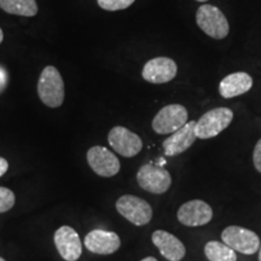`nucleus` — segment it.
I'll list each match as a JSON object with an SVG mask.
<instances>
[{"label":"nucleus","instance_id":"nucleus-1","mask_svg":"<svg viewBox=\"0 0 261 261\" xmlns=\"http://www.w3.org/2000/svg\"><path fill=\"white\" fill-rule=\"evenodd\" d=\"M39 98L48 108H58L64 102V83L56 67L47 65L42 69L38 81Z\"/></svg>","mask_w":261,"mask_h":261},{"label":"nucleus","instance_id":"nucleus-2","mask_svg":"<svg viewBox=\"0 0 261 261\" xmlns=\"http://www.w3.org/2000/svg\"><path fill=\"white\" fill-rule=\"evenodd\" d=\"M233 120L232 110L228 108H215L203 114L196 121L195 133L200 139L214 138L226 129Z\"/></svg>","mask_w":261,"mask_h":261},{"label":"nucleus","instance_id":"nucleus-3","mask_svg":"<svg viewBox=\"0 0 261 261\" xmlns=\"http://www.w3.org/2000/svg\"><path fill=\"white\" fill-rule=\"evenodd\" d=\"M196 23L208 37L213 39H224L230 32L227 18L217 6L204 4L196 12Z\"/></svg>","mask_w":261,"mask_h":261},{"label":"nucleus","instance_id":"nucleus-4","mask_svg":"<svg viewBox=\"0 0 261 261\" xmlns=\"http://www.w3.org/2000/svg\"><path fill=\"white\" fill-rule=\"evenodd\" d=\"M137 181L143 190L150 194L161 195L171 188L172 177L167 169L152 163H146L137 173Z\"/></svg>","mask_w":261,"mask_h":261},{"label":"nucleus","instance_id":"nucleus-5","mask_svg":"<svg viewBox=\"0 0 261 261\" xmlns=\"http://www.w3.org/2000/svg\"><path fill=\"white\" fill-rule=\"evenodd\" d=\"M116 210L136 226H143L152 219V208L148 202L135 195L121 196L116 201Z\"/></svg>","mask_w":261,"mask_h":261},{"label":"nucleus","instance_id":"nucleus-6","mask_svg":"<svg viewBox=\"0 0 261 261\" xmlns=\"http://www.w3.org/2000/svg\"><path fill=\"white\" fill-rule=\"evenodd\" d=\"M188 122V110L181 104L163 107L152 120V129L158 135H172Z\"/></svg>","mask_w":261,"mask_h":261},{"label":"nucleus","instance_id":"nucleus-7","mask_svg":"<svg viewBox=\"0 0 261 261\" xmlns=\"http://www.w3.org/2000/svg\"><path fill=\"white\" fill-rule=\"evenodd\" d=\"M221 240L234 252L253 255L259 252L260 238L252 230L241 226H227L221 232Z\"/></svg>","mask_w":261,"mask_h":261},{"label":"nucleus","instance_id":"nucleus-8","mask_svg":"<svg viewBox=\"0 0 261 261\" xmlns=\"http://www.w3.org/2000/svg\"><path fill=\"white\" fill-rule=\"evenodd\" d=\"M108 142L113 150L123 158H133L143 149V140L123 126H115L108 135Z\"/></svg>","mask_w":261,"mask_h":261},{"label":"nucleus","instance_id":"nucleus-9","mask_svg":"<svg viewBox=\"0 0 261 261\" xmlns=\"http://www.w3.org/2000/svg\"><path fill=\"white\" fill-rule=\"evenodd\" d=\"M87 162L91 169L99 177H114L120 171L119 159L114 152L104 146H92L87 151Z\"/></svg>","mask_w":261,"mask_h":261},{"label":"nucleus","instance_id":"nucleus-10","mask_svg":"<svg viewBox=\"0 0 261 261\" xmlns=\"http://www.w3.org/2000/svg\"><path fill=\"white\" fill-rule=\"evenodd\" d=\"M177 218L179 223L189 227L203 226L213 219V210L207 202L192 200L185 202L178 210Z\"/></svg>","mask_w":261,"mask_h":261},{"label":"nucleus","instance_id":"nucleus-11","mask_svg":"<svg viewBox=\"0 0 261 261\" xmlns=\"http://www.w3.org/2000/svg\"><path fill=\"white\" fill-rule=\"evenodd\" d=\"M177 71V63L172 58L156 57L146 62L142 76L150 84H166L174 79Z\"/></svg>","mask_w":261,"mask_h":261},{"label":"nucleus","instance_id":"nucleus-12","mask_svg":"<svg viewBox=\"0 0 261 261\" xmlns=\"http://www.w3.org/2000/svg\"><path fill=\"white\" fill-rule=\"evenodd\" d=\"M55 244L60 253V255L65 261L79 260L83 253V243H81L79 234L73 227L62 226L55 232Z\"/></svg>","mask_w":261,"mask_h":261},{"label":"nucleus","instance_id":"nucleus-13","mask_svg":"<svg viewBox=\"0 0 261 261\" xmlns=\"http://www.w3.org/2000/svg\"><path fill=\"white\" fill-rule=\"evenodd\" d=\"M195 121H189L181 128L172 133L167 139H165V142L162 143L165 155L177 156L187 151L197 138L195 133Z\"/></svg>","mask_w":261,"mask_h":261},{"label":"nucleus","instance_id":"nucleus-14","mask_svg":"<svg viewBox=\"0 0 261 261\" xmlns=\"http://www.w3.org/2000/svg\"><path fill=\"white\" fill-rule=\"evenodd\" d=\"M85 246L91 253L109 255L119 250L121 240L115 232L106 230H93L85 237Z\"/></svg>","mask_w":261,"mask_h":261},{"label":"nucleus","instance_id":"nucleus-15","mask_svg":"<svg viewBox=\"0 0 261 261\" xmlns=\"http://www.w3.org/2000/svg\"><path fill=\"white\" fill-rule=\"evenodd\" d=\"M152 243L159 248L163 257L169 261H180L187 254L184 243L174 234L165 230H156L151 236Z\"/></svg>","mask_w":261,"mask_h":261},{"label":"nucleus","instance_id":"nucleus-16","mask_svg":"<svg viewBox=\"0 0 261 261\" xmlns=\"http://www.w3.org/2000/svg\"><path fill=\"white\" fill-rule=\"evenodd\" d=\"M252 86V76L244 71H237L224 77L219 85V93L224 98H233L247 93Z\"/></svg>","mask_w":261,"mask_h":261},{"label":"nucleus","instance_id":"nucleus-17","mask_svg":"<svg viewBox=\"0 0 261 261\" xmlns=\"http://www.w3.org/2000/svg\"><path fill=\"white\" fill-rule=\"evenodd\" d=\"M0 9L10 15L33 17L38 14L35 0H0Z\"/></svg>","mask_w":261,"mask_h":261},{"label":"nucleus","instance_id":"nucleus-18","mask_svg":"<svg viewBox=\"0 0 261 261\" xmlns=\"http://www.w3.org/2000/svg\"><path fill=\"white\" fill-rule=\"evenodd\" d=\"M204 254L210 261H237V255L232 248L218 241H211L205 244Z\"/></svg>","mask_w":261,"mask_h":261},{"label":"nucleus","instance_id":"nucleus-19","mask_svg":"<svg viewBox=\"0 0 261 261\" xmlns=\"http://www.w3.org/2000/svg\"><path fill=\"white\" fill-rule=\"evenodd\" d=\"M136 0H97L100 9L107 11H119L129 8Z\"/></svg>","mask_w":261,"mask_h":261},{"label":"nucleus","instance_id":"nucleus-20","mask_svg":"<svg viewBox=\"0 0 261 261\" xmlns=\"http://www.w3.org/2000/svg\"><path fill=\"white\" fill-rule=\"evenodd\" d=\"M15 194L8 188L0 187V213H5L15 205Z\"/></svg>","mask_w":261,"mask_h":261},{"label":"nucleus","instance_id":"nucleus-21","mask_svg":"<svg viewBox=\"0 0 261 261\" xmlns=\"http://www.w3.org/2000/svg\"><path fill=\"white\" fill-rule=\"evenodd\" d=\"M253 162H254V167H255L256 171L261 173V139H259V142L256 143L255 148H254Z\"/></svg>","mask_w":261,"mask_h":261},{"label":"nucleus","instance_id":"nucleus-22","mask_svg":"<svg viewBox=\"0 0 261 261\" xmlns=\"http://www.w3.org/2000/svg\"><path fill=\"white\" fill-rule=\"evenodd\" d=\"M8 169H9V162L6 161L4 158L0 156V177H3V175L8 172Z\"/></svg>","mask_w":261,"mask_h":261},{"label":"nucleus","instance_id":"nucleus-23","mask_svg":"<svg viewBox=\"0 0 261 261\" xmlns=\"http://www.w3.org/2000/svg\"><path fill=\"white\" fill-rule=\"evenodd\" d=\"M6 83H8V76H6L5 70L0 68V92L5 89Z\"/></svg>","mask_w":261,"mask_h":261},{"label":"nucleus","instance_id":"nucleus-24","mask_svg":"<svg viewBox=\"0 0 261 261\" xmlns=\"http://www.w3.org/2000/svg\"><path fill=\"white\" fill-rule=\"evenodd\" d=\"M163 165H166V160L165 159H159V165L160 167H163Z\"/></svg>","mask_w":261,"mask_h":261},{"label":"nucleus","instance_id":"nucleus-25","mask_svg":"<svg viewBox=\"0 0 261 261\" xmlns=\"http://www.w3.org/2000/svg\"><path fill=\"white\" fill-rule=\"evenodd\" d=\"M140 261H158V260H156L155 257H152V256H148V257H145V259H143Z\"/></svg>","mask_w":261,"mask_h":261},{"label":"nucleus","instance_id":"nucleus-26","mask_svg":"<svg viewBox=\"0 0 261 261\" xmlns=\"http://www.w3.org/2000/svg\"><path fill=\"white\" fill-rule=\"evenodd\" d=\"M3 39H4V33H3L2 28H0V44H2V42H3Z\"/></svg>","mask_w":261,"mask_h":261},{"label":"nucleus","instance_id":"nucleus-27","mask_svg":"<svg viewBox=\"0 0 261 261\" xmlns=\"http://www.w3.org/2000/svg\"><path fill=\"white\" fill-rule=\"evenodd\" d=\"M259 261H261V244H260V248H259Z\"/></svg>","mask_w":261,"mask_h":261},{"label":"nucleus","instance_id":"nucleus-28","mask_svg":"<svg viewBox=\"0 0 261 261\" xmlns=\"http://www.w3.org/2000/svg\"><path fill=\"white\" fill-rule=\"evenodd\" d=\"M196 2H200V3H204V2H208V0H196Z\"/></svg>","mask_w":261,"mask_h":261},{"label":"nucleus","instance_id":"nucleus-29","mask_svg":"<svg viewBox=\"0 0 261 261\" xmlns=\"http://www.w3.org/2000/svg\"><path fill=\"white\" fill-rule=\"evenodd\" d=\"M0 261H5L4 259H3V257H0Z\"/></svg>","mask_w":261,"mask_h":261}]
</instances>
